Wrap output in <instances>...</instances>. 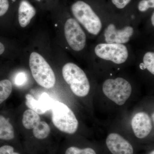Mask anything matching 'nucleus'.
I'll use <instances>...</instances> for the list:
<instances>
[{
    "label": "nucleus",
    "mask_w": 154,
    "mask_h": 154,
    "mask_svg": "<svg viewBox=\"0 0 154 154\" xmlns=\"http://www.w3.org/2000/svg\"><path fill=\"white\" fill-rule=\"evenodd\" d=\"M65 154H96V152L91 148L80 149L72 146L67 149Z\"/></svg>",
    "instance_id": "a211bd4d"
},
{
    "label": "nucleus",
    "mask_w": 154,
    "mask_h": 154,
    "mask_svg": "<svg viewBox=\"0 0 154 154\" xmlns=\"http://www.w3.org/2000/svg\"><path fill=\"white\" fill-rule=\"evenodd\" d=\"M134 31L133 28L131 26H126L118 30L115 25L110 24L107 26L104 32L105 40L107 43L125 44L129 41Z\"/></svg>",
    "instance_id": "6e6552de"
},
{
    "label": "nucleus",
    "mask_w": 154,
    "mask_h": 154,
    "mask_svg": "<svg viewBox=\"0 0 154 154\" xmlns=\"http://www.w3.org/2000/svg\"><path fill=\"white\" fill-rule=\"evenodd\" d=\"M154 4L149 0H140L138 4L137 8L140 12H146L149 9H154Z\"/></svg>",
    "instance_id": "6ab92c4d"
},
{
    "label": "nucleus",
    "mask_w": 154,
    "mask_h": 154,
    "mask_svg": "<svg viewBox=\"0 0 154 154\" xmlns=\"http://www.w3.org/2000/svg\"><path fill=\"white\" fill-rule=\"evenodd\" d=\"M66 38L70 47L75 51L82 50L86 44V34L75 19L69 18L64 26Z\"/></svg>",
    "instance_id": "0eeeda50"
},
{
    "label": "nucleus",
    "mask_w": 154,
    "mask_h": 154,
    "mask_svg": "<svg viewBox=\"0 0 154 154\" xmlns=\"http://www.w3.org/2000/svg\"><path fill=\"white\" fill-rule=\"evenodd\" d=\"M102 90L105 96L119 105H124L132 92L129 82L122 78L106 80Z\"/></svg>",
    "instance_id": "39448f33"
},
{
    "label": "nucleus",
    "mask_w": 154,
    "mask_h": 154,
    "mask_svg": "<svg viewBox=\"0 0 154 154\" xmlns=\"http://www.w3.org/2000/svg\"><path fill=\"white\" fill-rule=\"evenodd\" d=\"M106 145L113 154H133L131 145L120 135L111 133L107 136Z\"/></svg>",
    "instance_id": "9d476101"
},
{
    "label": "nucleus",
    "mask_w": 154,
    "mask_h": 154,
    "mask_svg": "<svg viewBox=\"0 0 154 154\" xmlns=\"http://www.w3.org/2000/svg\"><path fill=\"white\" fill-rule=\"evenodd\" d=\"M36 1H37V2H40L42 1V0H36Z\"/></svg>",
    "instance_id": "cd10ccee"
},
{
    "label": "nucleus",
    "mask_w": 154,
    "mask_h": 154,
    "mask_svg": "<svg viewBox=\"0 0 154 154\" xmlns=\"http://www.w3.org/2000/svg\"><path fill=\"white\" fill-rule=\"evenodd\" d=\"M62 74L72 92L79 97H85L89 94L90 84L84 71L75 64L68 63L64 66Z\"/></svg>",
    "instance_id": "f03ea898"
},
{
    "label": "nucleus",
    "mask_w": 154,
    "mask_h": 154,
    "mask_svg": "<svg viewBox=\"0 0 154 154\" xmlns=\"http://www.w3.org/2000/svg\"><path fill=\"white\" fill-rule=\"evenodd\" d=\"M95 53L100 58L117 64L124 63L128 57L126 46L117 43H100L95 47Z\"/></svg>",
    "instance_id": "423d86ee"
},
{
    "label": "nucleus",
    "mask_w": 154,
    "mask_h": 154,
    "mask_svg": "<svg viewBox=\"0 0 154 154\" xmlns=\"http://www.w3.org/2000/svg\"><path fill=\"white\" fill-rule=\"evenodd\" d=\"M29 66L32 76L38 85L46 89L54 87L55 74L43 57L37 53L32 52L29 59Z\"/></svg>",
    "instance_id": "7ed1b4c3"
},
{
    "label": "nucleus",
    "mask_w": 154,
    "mask_h": 154,
    "mask_svg": "<svg viewBox=\"0 0 154 154\" xmlns=\"http://www.w3.org/2000/svg\"><path fill=\"white\" fill-rule=\"evenodd\" d=\"M143 64L140 66L142 69H146L151 73L154 75V53L149 51L146 53L143 58Z\"/></svg>",
    "instance_id": "f3484780"
},
{
    "label": "nucleus",
    "mask_w": 154,
    "mask_h": 154,
    "mask_svg": "<svg viewBox=\"0 0 154 154\" xmlns=\"http://www.w3.org/2000/svg\"><path fill=\"white\" fill-rule=\"evenodd\" d=\"M0 154H20L14 152V148L12 146L4 145L0 147Z\"/></svg>",
    "instance_id": "5701e85b"
},
{
    "label": "nucleus",
    "mask_w": 154,
    "mask_h": 154,
    "mask_svg": "<svg viewBox=\"0 0 154 154\" xmlns=\"http://www.w3.org/2000/svg\"><path fill=\"white\" fill-rule=\"evenodd\" d=\"M40 121L41 119L39 115L33 110H27L23 113L22 124L26 129H33Z\"/></svg>",
    "instance_id": "4468645a"
},
{
    "label": "nucleus",
    "mask_w": 154,
    "mask_h": 154,
    "mask_svg": "<svg viewBox=\"0 0 154 154\" xmlns=\"http://www.w3.org/2000/svg\"><path fill=\"white\" fill-rule=\"evenodd\" d=\"M52 121L60 131L69 134L76 131L79 122L73 111L62 102L56 101L53 105Z\"/></svg>",
    "instance_id": "20e7f679"
},
{
    "label": "nucleus",
    "mask_w": 154,
    "mask_h": 154,
    "mask_svg": "<svg viewBox=\"0 0 154 154\" xmlns=\"http://www.w3.org/2000/svg\"><path fill=\"white\" fill-rule=\"evenodd\" d=\"M50 132V128L47 122L40 121L33 128L34 136L38 139L42 140L46 138Z\"/></svg>",
    "instance_id": "2eb2a0df"
},
{
    "label": "nucleus",
    "mask_w": 154,
    "mask_h": 154,
    "mask_svg": "<svg viewBox=\"0 0 154 154\" xmlns=\"http://www.w3.org/2000/svg\"><path fill=\"white\" fill-rule=\"evenodd\" d=\"M9 0H0V17L5 15L10 8Z\"/></svg>",
    "instance_id": "412c9836"
},
{
    "label": "nucleus",
    "mask_w": 154,
    "mask_h": 154,
    "mask_svg": "<svg viewBox=\"0 0 154 154\" xmlns=\"http://www.w3.org/2000/svg\"><path fill=\"white\" fill-rule=\"evenodd\" d=\"M152 118L153 121H154V113H153L152 115Z\"/></svg>",
    "instance_id": "a878e982"
},
{
    "label": "nucleus",
    "mask_w": 154,
    "mask_h": 154,
    "mask_svg": "<svg viewBox=\"0 0 154 154\" xmlns=\"http://www.w3.org/2000/svg\"><path fill=\"white\" fill-rule=\"evenodd\" d=\"M135 135L140 139L146 137L152 128L151 119L147 113L141 112L136 114L131 120Z\"/></svg>",
    "instance_id": "1a4fd4ad"
},
{
    "label": "nucleus",
    "mask_w": 154,
    "mask_h": 154,
    "mask_svg": "<svg viewBox=\"0 0 154 154\" xmlns=\"http://www.w3.org/2000/svg\"><path fill=\"white\" fill-rule=\"evenodd\" d=\"M12 85L11 81L4 79L0 81V104L8 98L12 93Z\"/></svg>",
    "instance_id": "dca6fc26"
},
{
    "label": "nucleus",
    "mask_w": 154,
    "mask_h": 154,
    "mask_svg": "<svg viewBox=\"0 0 154 154\" xmlns=\"http://www.w3.org/2000/svg\"><path fill=\"white\" fill-rule=\"evenodd\" d=\"M25 104L27 107L38 114H44L48 110L51 109L54 103L49 95L45 93L40 95L38 100H36L29 94L25 96Z\"/></svg>",
    "instance_id": "9b49d317"
},
{
    "label": "nucleus",
    "mask_w": 154,
    "mask_h": 154,
    "mask_svg": "<svg viewBox=\"0 0 154 154\" xmlns=\"http://www.w3.org/2000/svg\"><path fill=\"white\" fill-rule=\"evenodd\" d=\"M5 50V48L4 45L0 42V55L2 54Z\"/></svg>",
    "instance_id": "b1692460"
},
{
    "label": "nucleus",
    "mask_w": 154,
    "mask_h": 154,
    "mask_svg": "<svg viewBox=\"0 0 154 154\" xmlns=\"http://www.w3.org/2000/svg\"><path fill=\"white\" fill-rule=\"evenodd\" d=\"M36 14V9L29 1L28 0L20 1L18 9V19L21 27L25 28L29 25Z\"/></svg>",
    "instance_id": "f8f14e48"
},
{
    "label": "nucleus",
    "mask_w": 154,
    "mask_h": 154,
    "mask_svg": "<svg viewBox=\"0 0 154 154\" xmlns=\"http://www.w3.org/2000/svg\"><path fill=\"white\" fill-rule=\"evenodd\" d=\"M150 154H154V151H152L151 152V153Z\"/></svg>",
    "instance_id": "bb28decb"
},
{
    "label": "nucleus",
    "mask_w": 154,
    "mask_h": 154,
    "mask_svg": "<svg viewBox=\"0 0 154 154\" xmlns=\"http://www.w3.org/2000/svg\"><path fill=\"white\" fill-rule=\"evenodd\" d=\"M151 22L152 25L153 26H154V13L153 12L152 14L151 17Z\"/></svg>",
    "instance_id": "393cba45"
},
{
    "label": "nucleus",
    "mask_w": 154,
    "mask_h": 154,
    "mask_svg": "<svg viewBox=\"0 0 154 154\" xmlns=\"http://www.w3.org/2000/svg\"><path fill=\"white\" fill-rule=\"evenodd\" d=\"M72 14L91 34L97 35L101 31L102 23L92 6L83 0H78L71 7Z\"/></svg>",
    "instance_id": "f257e3e1"
},
{
    "label": "nucleus",
    "mask_w": 154,
    "mask_h": 154,
    "mask_svg": "<svg viewBox=\"0 0 154 154\" xmlns=\"http://www.w3.org/2000/svg\"><path fill=\"white\" fill-rule=\"evenodd\" d=\"M112 5L116 8L122 10L126 8L132 0H110Z\"/></svg>",
    "instance_id": "aec40b11"
},
{
    "label": "nucleus",
    "mask_w": 154,
    "mask_h": 154,
    "mask_svg": "<svg viewBox=\"0 0 154 154\" xmlns=\"http://www.w3.org/2000/svg\"><path fill=\"white\" fill-rule=\"evenodd\" d=\"M27 76L24 72H20L15 78V82L17 85L21 86L25 84L27 81Z\"/></svg>",
    "instance_id": "4be33fe9"
},
{
    "label": "nucleus",
    "mask_w": 154,
    "mask_h": 154,
    "mask_svg": "<svg viewBox=\"0 0 154 154\" xmlns=\"http://www.w3.org/2000/svg\"><path fill=\"white\" fill-rule=\"evenodd\" d=\"M15 137L14 127L9 120L0 115V140H12Z\"/></svg>",
    "instance_id": "ddd939ff"
}]
</instances>
